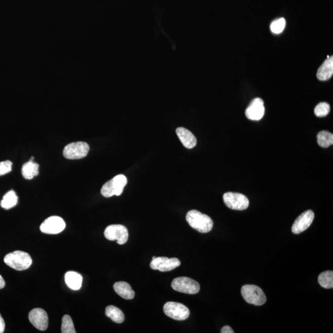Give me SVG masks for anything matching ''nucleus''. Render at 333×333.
<instances>
[{"instance_id": "obj_1", "label": "nucleus", "mask_w": 333, "mask_h": 333, "mask_svg": "<svg viewBox=\"0 0 333 333\" xmlns=\"http://www.w3.org/2000/svg\"><path fill=\"white\" fill-rule=\"evenodd\" d=\"M186 220L192 228L200 233H209L213 228L214 223L211 218L197 210L187 212Z\"/></svg>"}, {"instance_id": "obj_4", "label": "nucleus", "mask_w": 333, "mask_h": 333, "mask_svg": "<svg viewBox=\"0 0 333 333\" xmlns=\"http://www.w3.org/2000/svg\"><path fill=\"white\" fill-rule=\"evenodd\" d=\"M242 295L248 303L260 306L264 305L267 298L261 288L253 284H246L242 288Z\"/></svg>"}, {"instance_id": "obj_16", "label": "nucleus", "mask_w": 333, "mask_h": 333, "mask_svg": "<svg viewBox=\"0 0 333 333\" xmlns=\"http://www.w3.org/2000/svg\"><path fill=\"white\" fill-rule=\"evenodd\" d=\"M333 74V58L328 57L318 69L317 76L318 80H329Z\"/></svg>"}, {"instance_id": "obj_12", "label": "nucleus", "mask_w": 333, "mask_h": 333, "mask_svg": "<svg viewBox=\"0 0 333 333\" xmlns=\"http://www.w3.org/2000/svg\"><path fill=\"white\" fill-rule=\"evenodd\" d=\"M315 214L311 210H308L299 215L294 222L292 226L293 233L299 234L306 231L312 225Z\"/></svg>"}, {"instance_id": "obj_13", "label": "nucleus", "mask_w": 333, "mask_h": 333, "mask_svg": "<svg viewBox=\"0 0 333 333\" xmlns=\"http://www.w3.org/2000/svg\"><path fill=\"white\" fill-rule=\"evenodd\" d=\"M30 322L40 331H45L49 326V317L43 309L36 308L29 313Z\"/></svg>"}, {"instance_id": "obj_5", "label": "nucleus", "mask_w": 333, "mask_h": 333, "mask_svg": "<svg viewBox=\"0 0 333 333\" xmlns=\"http://www.w3.org/2000/svg\"><path fill=\"white\" fill-rule=\"evenodd\" d=\"M172 288L176 292L195 295L200 292V285L197 281L188 277H178L172 282Z\"/></svg>"}, {"instance_id": "obj_30", "label": "nucleus", "mask_w": 333, "mask_h": 333, "mask_svg": "<svg viewBox=\"0 0 333 333\" xmlns=\"http://www.w3.org/2000/svg\"><path fill=\"white\" fill-rule=\"evenodd\" d=\"M5 287V281L3 276L0 275V290L3 289Z\"/></svg>"}, {"instance_id": "obj_22", "label": "nucleus", "mask_w": 333, "mask_h": 333, "mask_svg": "<svg viewBox=\"0 0 333 333\" xmlns=\"http://www.w3.org/2000/svg\"><path fill=\"white\" fill-rule=\"evenodd\" d=\"M318 280L321 287L326 288V289H332L333 288L332 271H323L319 275Z\"/></svg>"}, {"instance_id": "obj_8", "label": "nucleus", "mask_w": 333, "mask_h": 333, "mask_svg": "<svg viewBox=\"0 0 333 333\" xmlns=\"http://www.w3.org/2000/svg\"><path fill=\"white\" fill-rule=\"evenodd\" d=\"M89 150V145L86 142H74L64 148L63 155L64 158L68 159H80L88 155Z\"/></svg>"}, {"instance_id": "obj_14", "label": "nucleus", "mask_w": 333, "mask_h": 333, "mask_svg": "<svg viewBox=\"0 0 333 333\" xmlns=\"http://www.w3.org/2000/svg\"><path fill=\"white\" fill-rule=\"evenodd\" d=\"M246 116L251 120H260L262 119L265 114L264 101L257 98L252 101L251 104L246 110Z\"/></svg>"}, {"instance_id": "obj_6", "label": "nucleus", "mask_w": 333, "mask_h": 333, "mask_svg": "<svg viewBox=\"0 0 333 333\" xmlns=\"http://www.w3.org/2000/svg\"><path fill=\"white\" fill-rule=\"evenodd\" d=\"M163 310L167 317L175 320H185L189 316L188 308L178 302H168L164 305Z\"/></svg>"}, {"instance_id": "obj_28", "label": "nucleus", "mask_w": 333, "mask_h": 333, "mask_svg": "<svg viewBox=\"0 0 333 333\" xmlns=\"http://www.w3.org/2000/svg\"><path fill=\"white\" fill-rule=\"evenodd\" d=\"M5 329V323L4 319L3 318L2 316L0 314V333L4 332Z\"/></svg>"}, {"instance_id": "obj_21", "label": "nucleus", "mask_w": 333, "mask_h": 333, "mask_svg": "<svg viewBox=\"0 0 333 333\" xmlns=\"http://www.w3.org/2000/svg\"><path fill=\"white\" fill-rule=\"evenodd\" d=\"M18 202V198L17 197L16 193L13 190L8 192L1 201L2 208L9 210L17 205Z\"/></svg>"}, {"instance_id": "obj_10", "label": "nucleus", "mask_w": 333, "mask_h": 333, "mask_svg": "<svg viewBox=\"0 0 333 333\" xmlns=\"http://www.w3.org/2000/svg\"><path fill=\"white\" fill-rule=\"evenodd\" d=\"M66 228V223L62 218L52 216L42 223L40 230L44 233L55 234L60 233Z\"/></svg>"}, {"instance_id": "obj_24", "label": "nucleus", "mask_w": 333, "mask_h": 333, "mask_svg": "<svg viewBox=\"0 0 333 333\" xmlns=\"http://www.w3.org/2000/svg\"><path fill=\"white\" fill-rule=\"evenodd\" d=\"M61 332L63 333H75L74 325L72 318L68 315H65L63 317Z\"/></svg>"}, {"instance_id": "obj_15", "label": "nucleus", "mask_w": 333, "mask_h": 333, "mask_svg": "<svg viewBox=\"0 0 333 333\" xmlns=\"http://www.w3.org/2000/svg\"><path fill=\"white\" fill-rule=\"evenodd\" d=\"M176 133L183 146L187 149H192L197 144V139L193 133L184 127H178Z\"/></svg>"}, {"instance_id": "obj_29", "label": "nucleus", "mask_w": 333, "mask_h": 333, "mask_svg": "<svg viewBox=\"0 0 333 333\" xmlns=\"http://www.w3.org/2000/svg\"><path fill=\"white\" fill-rule=\"evenodd\" d=\"M220 332L222 333H234L233 330L229 326H223L221 329Z\"/></svg>"}, {"instance_id": "obj_9", "label": "nucleus", "mask_w": 333, "mask_h": 333, "mask_svg": "<svg viewBox=\"0 0 333 333\" xmlns=\"http://www.w3.org/2000/svg\"><path fill=\"white\" fill-rule=\"evenodd\" d=\"M106 239L110 241H117L119 245H124L128 239L127 228L122 225H111L107 226L105 231Z\"/></svg>"}, {"instance_id": "obj_25", "label": "nucleus", "mask_w": 333, "mask_h": 333, "mask_svg": "<svg viewBox=\"0 0 333 333\" xmlns=\"http://www.w3.org/2000/svg\"><path fill=\"white\" fill-rule=\"evenodd\" d=\"M285 26H286V21L284 18L277 19L271 24V31L275 34H279L283 31Z\"/></svg>"}, {"instance_id": "obj_27", "label": "nucleus", "mask_w": 333, "mask_h": 333, "mask_svg": "<svg viewBox=\"0 0 333 333\" xmlns=\"http://www.w3.org/2000/svg\"><path fill=\"white\" fill-rule=\"evenodd\" d=\"M13 163L10 161L0 162V176L7 174L12 170Z\"/></svg>"}, {"instance_id": "obj_26", "label": "nucleus", "mask_w": 333, "mask_h": 333, "mask_svg": "<svg viewBox=\"0 0 333 333\" xmlns=\"http://www.w3.org/2000/svg\"><path fill=\"white\" fill-rule=\"evenodd\" d=\"M330 111V106L327 103H320L316 106L314 110V113L316 116L318 117H325L328 115Z\"/></svg>"}, {"instance_id": "obj_18", "label": "nucleus", "mask_w": 333, "mask_h": 333, "mask_svg": "<svg viewBox=\"0 0 333 333\" xmlns=\"http://www.w3.org/2000/svg\"><path fill=\"white\" fill-rule=\"evenodd\" d=\"M82 275L75 271H68L66 273V283L72 290H79L82 287Z\"/></svg>"}, {"instance_id": "obj_23", "label": "nucleus", "mask_w": 333, "mask_h": 333, "mask_svg": "<svg viewBox=\"0 0 333 333\" xmlns=\"http://www.w3.org/2000/svg\"><path fill=\"white\" fill-rule=\"evenodd\" d=\"M317 142L319 146L326 148L333 144L332 133L328 131H321L317 135Z\"/></svg>"}, {"instance_id": "obj_7", "label": "nucleus", "mask_w": 333, "mask_h": 333, "mask_svg": "<svg viewBox=\"0 0 333 333\" xmlns=\"http://www.w3.org/2000/svg\"><path fill=\"white\" fill-rule=\"evenodd\" d=\"M223 199L228 208L236 211H243L248 209L250 205L248 198L240 193H226L223 195Z\"/></svg>"}, {"instance_id": "obj_11", "label": "nucleus", "mask_w": 333, "mask_h": 333, "mask_svg": "<svg viewBox=\"0 0 333 333\" xmlns=\"http://www.w3.org/2000/svg\"><path fill=\"white\" fill-rule=\"evenodd\" d=\"M181 264L180 260L177 258H167L165 257H153L150 264L153 270L161 271H169L174 270Z\"/></svg>"}, {"instance_id": "obj_2", "label": "nucleus", "mask_w": 333, "mask_h": 333, "mask_svg": "<svg viewBox=\"0 0 333 333\" xmlns=\"http://www.w3.org/2000/svg\"><path fill=\"white\" fill-rule=\"evenodd\" d=\"M4 262L11 268L18 271L26 270L32 264V259L26 252L16 251L8 254L5 257Z\"/></svg>"}, {"instance_id": "obj_20", "label": "nucleus", "mask_w": 333, "mask_h": 333, "mask_svg": "<svg viewBox=\"0 0 333 333\" xmlns=\"http://www.w3.org/2000/svg\"><path fill=\"white\" fill-rule=\"evenodd\" d=\"M105 314L110 318L114 322L122 323L125 320L124 314L118 307L109 306L106 308Z\"/></svg>"}, {"instance_id": "obj_17", "label": "nucleus", "mask_w": 333, "mask_h": 333, "mask_svg": "<svg viewBox=\"0 0 333 333\" xmlns=\"http://www.w3.org/2000/svg\"><path fill=\"white\" fill-rule=\"evenodd\" d=\"M115 292L121 297V298L127 300H131L135 296V292L131 289V286L127 282L124 281L117 282L114 284Z\"/></svg>"}, {"instance_id": "obj_3", "label": "nucleus", "mask_w": 333, "mask_h": 333, "mask_svg": "<svg viewBox=\"0 0 333 333\" xmlns=\"http://www.w3.org/2000/svg\"><path fill=\"white\" fill-rule=\"evenodd\" d=\"M127 184V178L124 175H116L103 186L101 193L105 198L121 195Z\"/></svg>"}, {"instance_id": "obj_19", "label": "nucleus", "mask_w": 333, "mask_h": 333, "mask_svg": "<svg viewBox=\"0 0 333 333\" xmlns=\"http://www.w3.org/2000/svg\"><path fill=\"white\" fill-rule=\"evenodd\" d=\"M39 165L31 159L24 164L22 168V174L27 180H31L38 175Z\"/></svg>"}]
</instances>
